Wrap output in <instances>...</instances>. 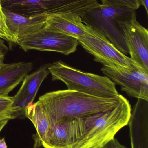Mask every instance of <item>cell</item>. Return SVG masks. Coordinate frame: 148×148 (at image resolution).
Wrapping results in <instances>:
<instances>
[{"instance_id": "cell-21", "label": "cell", "mask_w": 148, "mask_h": 148, "mask_svg": "<svg viewBox=\"0 0 148 148\" xmlns=\"http://www.w3.org/2000/svg\"><path fill=\"white\" fill-rule=\"evenodd\" d=\"M141 5H142L145 8L147 15L148 14V0H139Z\"/></svg>"}, {"instance_id": "cell-18", "label": "cell", "mask_w": 148, "mask_h": 148, "mask_svg": "<svg viewBox=\"0 0 148 148\" xmlns=\"http://www.w3.org/2000/svg\"><path fill=\"white\" fill-rule=\"evenodd\" d=\"M0 38L8 41L16 43L14 39L7 27L6 17L3 13L1 0H0Z\"/></svg>"}, {"instance_id": "cell-22", "label": "cell", "mask_w": 148, "mask_h": 148, "mask_svg": "<svg viewBox=\"0 0 148 148\" xmlns=\"http://www.w3.org/2000/svg\"><path fill=\"white\" fill-rule=\"evenodd\" d=\"M9 121V120H4L0 121V132H1L3 128L5 127V125L7 124Z\"/></svg>"}, {"instance_id": "cell-4", "label": "cell", "mask_w": 148, "mask_h": 148, "mask_svg": "<svg viewBox=\"0 0 148 148\" xmlns=\"http://www.w3.org/2000/svg\"><path fill=\"white\" fill-rule=\"evenodd\" d=\"M135 10L123 8L106 7L99 4L89 9L82 18L89 25L125 55L129 50L120 26L121 21L132 16Z\"/></svg>"}, {"instance_id": "cell-2", "label": "cell", "mask_w": 148, "mask_h": 148, "mask_svg": "<svg viewBox=\"0 0 148 148\" xmlns=\"http://www.w3.org/2000/svg\"><path fill=\"white\" fill-rule=\"evenodd\" d=\"M132 108L123 96L114 108L81 118L82 138L78 148H102L128 125Z\"/></svg>"}, {"instance_id": "cell-10", "label": "cell", "mask_w": 148, "mask_h": 148, "mask_svg": "<svg viewBox=\"0 0 148 148\" xmlns=\"http://www.w3.org/2000/svg\"><path fill=\"white\" fill-rule=\"evenodd\" d=\"M45 27L77 39L85 36H101L90 26L85 24L79 15L72 12L48 15Z\"/></svg>"}, {"instance_id": "cell-16", "label": "cell", "mask_w": 148, "mask_h": 148, "mask_svg": "<svg viewBox=\"0 0 148 148\" xmlns=\"http://www.w3.org/2000/svg\"><path fill=\"white\" fill-rule=\"evenodd\" d=\"M14 97L0 96V121L11 120L16 117L13 108Z\"/></svg>"}, {"instance_id": "cell-11", "label": "cell", "mask_w": 148, "mask_h": 148, "mask_svg": "<svg viewBox=\"0 0 148 148\" xmlns=\"http://www.w3.org/2000/svg\"><path fill=\"white\" fill-rule=\"evenodd\" d=\"M48 66L41 67L23 80L21 88L13 97V107L16 117L24 114L27 105L34 101L41 84L50 73Z\"/></svg>"}, {"instance_id": "cell-12", "label": "cell", "mask_w": 148, "mask_h": 148, "mask_svg": "<svg viewBox=\"0 0 148 148\" xmlns=\"http://www.w3.org/2000/svg\"><path fill=\"white\" fill-rule=\"evenodd\" d=\"M128 125L131 148H148V101L138 99Z\"/></svg>"}, {"instance_id": "cell-8", "label": "cell", "mask_w": 148, "mask_h": 148, "mask_svg": "<svg viewBox=\"0 0 148 148\" xmlns=\"http://www.w3.org/2000/svg\"><path fill=\"white\" fill-rule=\"evenodd\" d=\"M120 26L129 50L130 58L148 70V31L137 21L135 12L120 21Z\"/></svg>"}, {"instance_id": "cell-1", "label": "cell", "mask_w": 148, "mask_h": 148, "mask_svg": "<svg viewBox=\"0 0 148 148\" xmlns=\"http://www.w3.org/2000/svg\"><path fill=\"white\" fill-rule=\"evenodd\" d=\"M123 96L104 98L75 90L52 91L41 96L39 100L50 126L84 118L114 108Z\"/></svg>"}, {"instance_id": "cell-19", "label": "cell", "mask_w": 148, "mask_h": 148, "mask_svg": "<svg viewBox=\"0 0 148 148\" xmlns=\"http://www.w3.org/2000/svg\"><path fill=\"white\" fill-rule=\"evenodd\" d=\"M8 50V48L4 43V40L0 38V69L5 64L4 62V56Z\"/></svg>"}, {"instance_id": "cell-20", "label": "cell", "mask_w": 148, "mask_h": 148, "mask_svg": "<svg viewBox=\"0 0 148 148\" xmlns=\"http://www.w3.org/2000/svg\"><path fill=\"white\" fill-rule=\"evenodd\" d=\"M102 148H127L121 145L118 140L114 137L109 140Z\"/></svg>"}, {"instance_id": "cell-5", "label": "cell", "mask_w": 148, "mask_h": 148, "mask_svg": "<svg viewBox=\"0 0 148 148\" xmlns=\"http://www.w3.org/2000/svg\"><path fill=\"white\" fill-rule=\"evenodd\" d=\"M3 8L28 18L72 12L82 18L97 0H1Z\"/></svg>"}, {"instance_id": "cell-15", "label": "cell", "mask_w": 148, "mask_h": 148, "mask_svg": "<svg viewBox=\"0 0 148 148\" xmlns=\"http://www.w3.org/2000/svg\"><path fill=\"white\" fill-rule=\"evenodd\" d=\"M26 116L31 121L36 130L34 148L40 147L50 128L47 116L39 101L29 103L25 109Z\"/></svg>"}, {"instance_id": "cell-6", "label": "cell", "mask_w": 148, "mask_h": 148, "mask_svg": "<svg viewBox=\"0 0 148 148\" xmlns=\"http://www.w3.org/2000/svg\"><path fill=\"white\" fill-rule=\"evenodd\" d=\"M77 40L79 44L85 51L94 56V60L104 66L130 70L142 68L105 39L97 36H85L79 37Z\"/></svg>"}, {"instance_id": "cell-7", "label": "cell", "mask_w": 148, "mask_h": 148, "mask_svg": "<svg viewBox=\"0 0 148 148\" xmlns=\"http://www.w3.org/2000/svg\"><path fill=\"white\" fill-rule=\"evenodd\" d=\"M17 43L25 51H52L65 55L74 53L79 45L76 38L52 31L45 27L35 34L20 39Z\"/></svg>"}, {"instance_id": "cell-3", "label": "cell", "mask_w": 148, "mask_h": 148, "mask_svg": "<svg viewBox=\"0 0 148 148\" xmlns=\"http://www.w3.org/2000/svg\"><path fill=\"white\" fill-rule=\"evenodd\" d=\"M48 69L53 81L63 82L69 90L104 98L120 95L114 83L106 76L83 72L61 61L49 65Z\"/></svg>"}, {"instance_id": "cell-9", "label": "cell", "mask_w": 148, "mask_h": 148, "mask_svg": "<svg viewBox=\"0 0 148 148\" xmlns=\"http://www.w3.org/2000/svg\"><path fill=\"white\" fill-rule=\"evenodd\" d=\"M101 70L128 95L148 101V70L141 68L130 70L107 66Z\"/></svg>"}, {"instance_id": "cell-17", "label": "cell", "mask_w": 148, "mask_h": 148, "mask_svg": "<svg viewBox=\"0 0 148 148\" xmlns=\"http://www.w3.org/2000/svg\"><path fill=\"white\" fill-rule=\"evenodd\" d=\"M102 5L106 7L123 8L135 10L141 6L139 0H101Z\"/></svg>"}, {"instance_id": "cell-13", "label": "cell", "mask_w": 148, "mask_h": 148, "mask_svg": "<svg viewBox=\"0 0 148 148\" xmlns=\"http://www.w3.org/2000/svg\"><path fill=\"white\" fill-rule=\"evenodd\" d=\"M7 27L15 40L35 34L46 27L47 15L28 18L3 9Z\"/></svg>"}, {"instance_id": "cell-23", "label": "cell", "mask_w": 148, "mask_h": 148, "mask_svg": "<svg viewBox=\"0 0 148 148\" xmlns=\"http://www.w3.org/2000/svg\"><path fill=\"white\" fill-rule=\"evenodd\" d=\"M0 148H8L4 138L0 140Z\"/></svg>"}, {"instance_id": "cell-14", "label": "cell", "mask_w": 148, "mask_h": 148, "mask_svg": "<svg viewBox=\"0 0 148 148\" xmlns=\"http://www.w3.org/2000/svg\"><path fill=\"white\" fill-rule=\"evenodd\" d=\"M32 69V62L5 64L0 69V96L8 95Z\"/></svg>"}]
</instances>
